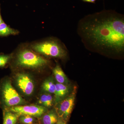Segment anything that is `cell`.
I'll return each mask as SVG.
<instances>
[{
	"label": "cell",
	"instance_id": "10",
	"mask_svg": "<svg viewBox=\"0 0 124 124\" xmlns=\"http://www.w3.org/2000/svg\"><path fill=\"white\" fill-rule=\"evenodd\" d=\"M41 117L42 124H56L59 117L55 110L46 112Z\"/></svg>",
	"mask_w": 124,
	"mask_h": 124
},
{
	"label": "cell",
	"instance_id": "18",
	"mask_svg": "<svg viewBox=\"0 0 124 124\" xmlns=\"http://www.w3.org/2000/svg\"><path fill=\"white\" fill-rule=\"evenodd\" d=\"M83 2H89V3H94L95 4L97 0H81Z\"/></svg>",
	"mask_w": 124,
	"mask_h": 124
},
{
	"label": "cell",
	"instance_id": "8",
	"mask_svg": "<svg viewBox=\"0 0 124 124\" xmlns=\"http://www.w3.org/2000/svg\"><path fill=\"white\" fill-rule=\"evenodd\" d=\"M54 102L57 104L59 102L66 97L72 91L69 85H65L57 83L55 84Z\"/></svg>",
	"mask_w": 124,
	"mask_h": 124
},
{
	"label": "cell",
	"instance_id": "5",
	"mask_svg": "<svg viewBox=\"0 0 124 124\" xmlns=\"http://www.w3.org/2000/svg\"><path fill=\"white\" fill-rule=\"evenodd\" d=\"M77 88L73 87L69 95L56 104L55 110L59 117L67 123L69 120L75 105Z\"/></svg>",
	"mask_w": 124,
	"mask_h": 124
},
{
	"label": "cell",
	"instance_id": "20",
	"mask_svg": "<svg viewBox=\"0 0 124 124\" xmlns=\"http://www.w3.org/2000/svg\"></svg>",
	"mask_w": 124,
	"mask_h": 124
},
{
	"label": "cell",
	"instance_id": "12",
	"mask_svg": "<svg viewBox=\"0 0 124 124\" xmlns=\"http://www.w3.org/2000/svg\"><path fill=\"white\" fill-rule=\"evenodd\" d=\"M18 33V31L10 27L4 22L0 24V36H1L17 35Z\"/></svg>",
	"mask_w": 124,
	"mask_h": 124
},
{
	"label": "cell",
	"instance_id": "6",
	"mask_svg": "<svg viewBox=\"0 0 124 124\" xmlns=\"http://www.w3.org/2000/svg\"><path fill=\"white\" fill-rule=\"evenodd\" d=\"M7 110L15 113L18 116L28 115L35 117H41L47 111L46 108L36 105L15 106L9 108Z\"/></svg>",
	"mask_w": 124,
	"mask_h": 124
},
{
	"label": "cell",
	"instance_id": "16",
	"mask_svg": "<svg viewBox=\"0 0 124 124\" xmlns=\"http://www.w3.org/2000/svg\"><path fill=\"white\" fill-rule=\"evenodd\" d=\"M10 55L5 54L0 55V68L5 66L10 59Z\"/></svg>",
	"mask_w": 124,
	"mask_h": 124
},
{
	"label": "cell",
	"instance_id": "17",
	"mask_svg": "<svg viewBox=\"0 0 124 124\" xmlns=\"http://www.w3.org/2000/svg\"><path fill=\"white\" fill-rule=\"evenodd\" d=\"M56 124H67V123L61 118L58 117L57 122Z\"/></svg>",
	"mask_w": 124,
	"mask_h": 124
},
{
	"label": "cell",
	"instance_id": "4",
	"mask_svg": "<svg viewBox=\"0 0 124 124\" xmlns=\"http://www.w3.org/2000/svg\"><path fill=\"white\" fill-rule=\"evenodd\" d=\"M32 48L41 54L52 57L64 58L66 51L59 43L54 40H48L32 45Z\"/></svg>",
	"mask_w": 124,
	"mask_h": 124
},
{
	"label": "cell",
	"instance_id": "15",
	"mask_svg": "<svg viewBox=\"0 0 124 124\" xmlns=\"http://www.w3.org/2000/svg\"><path fill=\"white\" fill-rule=\"evenodd\" d=\"M19 122L23 124H33L36 121L35 117L28 115H22L19 116Z\"/></svg>",
	"mask_w": 124,
	"mask_h": 124
},
{
	"label": "cell",
	"instance_id": "2",
	"mask_svg": "<svg viewBox=\"0 0 124 124\" xmlns=\"http://www.w3.org/2000/svg\"><path fill=\"white\" fill-rule=\"evenodd\" d=\"M0 93L2 104L10 108L23 104L24 100L12 85L9 80L3 81L0 85Z\"/></svg>",
	"mask_w": 124,
	"mask_h": 124
},
{
	"label": "cell",
	"instance_id": "7",
	"mask_svg": "<svg viewBox=\"0 0 124 124\" xmlns=\"http://www.w3.org/2000/svg\"><path fill=\"white\" fill-rule=\"evenodd\" d=\"M16 82L18 86L26 95H31L34 90V83L28 75L26 73H20L16 77Z\"/></svg>",
	"mask_w": 124,
	"mask_h": 124
},
{
	"label": "cell",
	"instance_id": "1",
	"mask_svg": "<svg viewBox=\"0 0 124 124\" xmlns=\"http://www.w3.org/2000/svg\"><path fill=\"white\" fill-rule=\"evenodd\" d=\"M78 32L87 47L98 51L124 53V15L112 10L89 15L79 22Z\"/></svg>",
	"mask_w": 124,
	"mask_h": 124
},
{
	"label": "cell",
	"instance_id": "9",
	"mask_svg": "<svg viewBox=\"0 0 124 124\" xmlns=\"http://www.w3.org/2000/svg\"><path fill=\"white\" fill-rule=\"evenodd\" d=\"M54 75L57 83L65 85H69V80L62 68L57 64L53 70Z\"/></svg>",
	"mask_w": 124,
	"mask_h": 124
},
{
	"label": "cell",
	"instance_id": "11",
	"mask_svg": "<svg viewBox=\"0 0 124 124\" xmlns=\"http://www.w3.org/2000/svg\"><path fill=\"white\" fill-rule=\"evenodd\" d=\"M18 117L15 113L6 109L4 113L3 124H16Z\"/></svg>",
	"mask_w": 124,
	"mask_h": 124
},
{
	"label": "cell",
	"instance_id": "14",
	"mask_svg": "<svg viewBox=\"0 0 124 124\" xmlns=\"http://www.w3.org/2000/svg\"><path fill=\"white\" fill-rule=\"evenodd\" d=\"M42 87L44 91L49 93H54L55 92V84L51 78L45 81L42 84Z\"/></svg>",
	"mask_w": 124,
	"mask_h": 124
},
{
	"label": "cell",
	"instance_id": "19",
	"mask_svg": "<svg viewBox=\"0 0 124 124\" xmlns=\"http://www.w3.org/2000/svg\"><path fill=\"white\" fill-rule=\"evenodd\" d=\"M3 20H2V17H1V8H0V24L3 22Z\"/></svg>",
	"mask_w": 124,
	"mask_h": 124
},
{
	"label": "cell",
	"instance_id": "3",
	"mask_svg": "<svg viewBox=\"0 0 124 124\" xmlns=\"http://www.w3.org/2000/svg\"><path fill=\"white\" fill-rule=\"evenodd\" d=\"M17 64L21 67L27 68H40L48 63V61L30 50H23L18 54Z\"/></svg>",
	"mask_w": 124,
	"mask_h": 124
},
{
	"label": "cell",
	"instance_id": "13",
	"mask_svg": "<svg viewBox=\"0 0 124 124\" xmlns=\"http://www.w3.org/2000/svg\"><path fill=\"white\" fill-rule=\"evenodd\" d=\"M53 98L50 93H47L41 96L38 103L45 108L50 107L53 104Z\"/></svg>",
	"mask_w": 124,
	"mask_h": 124
}]
</instances>
